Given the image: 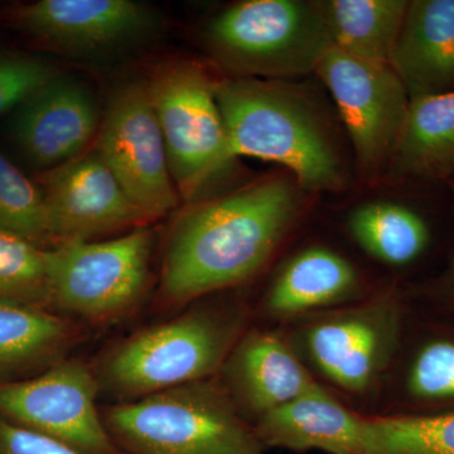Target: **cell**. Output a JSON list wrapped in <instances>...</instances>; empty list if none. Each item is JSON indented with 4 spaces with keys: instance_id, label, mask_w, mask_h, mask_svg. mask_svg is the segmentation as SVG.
<instances>
[{
    "instance_id": "1",
    "label": "cell",
    "mask_w": 454,
    "mask_h": 454,
    "mask_svg": "<svg viewBox=\"0 0 454 454\" xmlns=\"http://www.w3.org/2000/svg\"><path fill=\"white\" fill-rule=\"evenodd\" d=\"M300 211L301 188L282 176L191 203L167 244L163 300L184 304L249 279L267 264Z\"/></svg>"
},
{
    "instance_id": "2",
    "label": "cell",
    "mask_w": 454,
    "mask_h": 454,
    "mask_svg": "<svg viewBox=\"0 0 454 454\" xmlns=\"http://www.w3.org/2000/svg\"><path fill=\"white\" fill-rule=\"evenodd\" d=\"M214 89L236 157L280 164L303 191L348 188L351 170L339 130L309 90L291 80L238 76Z\"/></svg>"
},
{
    "instance_id": "3",
    "label": "cell",
    "mask_w": 454,
    "mask_h": 454,
    "mask_svg": "<svg viewBox=\"0 0 454 454\" xmlns=\"http://www.w3.org/2000/svg\"><path fill=\"white\" fill-rule=\"evenodd\" d=\"M206 49L231 76L291 80L316 73L333 46L318 2L244 0L217 14Z\"/></svg>"
},
{
    "instance_id": "4",
    "label": "cell",
    "mask_w": 454,
    "mask_h": 454,
    "mask_svg": "<svg viewBox=\"0 0 454 454\" xmlns=\"http://www.w3.org/2000/svg\"><path fill=\"white\" fill-rule=\"evenodd\" d=\"M104 422L131 454L264 453L232 397L207 380L113 406Z\"/></svg>"
},
{
    "instance_id": "5",
    "label": "cell",
    "mask_w": 454,
    "mask_h": 454,
    "mask_svg": "<svg viewBox=\"0 0 454 454\" xmlns=\"http://www.w3.org/2000/svg\"><path fill=\"white\" fill-rule=\"evenodd\" d=\"M145 83L179 199L201 201L238 160L215 97V82L201 65L175 59L154 68Z\"/></svg>"
},
{
    "instance_id": "6",
    "label": "cell",
    "mask_w": 454,
    "mask_h": 454,
    "mask_svg": "<svg viewBox=\"0 0 454 454\" xmlns=\"http://www.w3.org/2000/svg\"><path fill=\"white\" fill-rule=\"evenodd\" d=\"M232 317L199 309L149 328L107 358L103 380L127 396H146L206 380L225 364L236 345Z\"/></svg>"
},
{
    "instance_id": "7",
    "label": "cell",
    "mask_w": 454,
    "mask_h": 454,
    "mask_svg": "<svg viewBox=\"0 0 454 454\" xmlns=\"http://www.w3.org/2000/svg\"><path fill=\"white\" fill-rule=\"evenodd\" d=\"M153 241L140 225L112 240L56 245L49 249L50 303L98 321L121 315L145 292Z\"/></svg>"
},
{
    "instance_id": "8",
    "label": "cell",
    "mask_w": 454,
    "mask_h": 454,
    "mask_svg": "<svg viewBox=\"0 0 454 454\" xmlns=\"http://www.w3.org/2000/svg\"><path fill=\"white\" fill-rule=\"evenodd\" d=\"M351 140L361 177L375 182L389 169L411 98L390 65L331 47L317 68Z\"/></svg>"
},
{
    "instance_id": "9",
    "label": "cell",
    "mask_w": 454,
    "mask_h": 454,
    "mask_svg": "<svg viewBox=\"0 0 454 454\" xmlns=\"http://www.w3.org/2000/svg\"><path fill=\"white\" fill-rule=\"evenodd\" d=\"M94 145L145 221L177 207L181 199L145 82L127 80L112 90Z\"/></svg>"
},
{
    "instance_id": "10",
    "label": "cell",
    "mask_w": 454,
    "mask_h": 454,
    "mask_svg": "<svg viewBox=\"0 0 454 454\" xmlns=\"http://www.w3.org/2000/svg\"><path fill=\"white\" fill-rule=\"evenodd\" d=\"M18 31L57 52L98 59L127 52L160 31V16L134 0H38L9 13Z\"/></svg>"
},
{
    "instance_id": "11",
    "label": "cell",
    "mask_w": 454,
    "mask_h": 454,
    "mask_svg": "<svg viewBox=\"0 0 454 454\" xmlns=\"http://www.w3.org/2000/svg\"><path fill=\"white\" fill-rule=\"evenodd\" d=\"M98 379L85 364L64 361L31 380L0 384V414L83 453L116 454L98 414Z\"/></svg>"
},
{
    "instance_id": "12",
    "label": "cell",
    "mask_w": 454,
    "mask_h": 454,
    "mask_svg": "<svg viewBox=\"0 0 454 454\" xmlns=\"http://www.w3.org/2000/svg\"><path fill=\"white\" fill-rule=\"evenodd\" d=\"M400 309L394 298L333 313L304 328L303 345L317 369L340 389H372L395 354Z\"/></svg>"
},
{
    "instance_id": "13",
    "label": "cell",
    "mask_w": 454,
    "mask_h": 454,
    "mask_svg": "<svg viewBox=\"0 0 454 454\" xmlns=\"http://www.w3.org/2000/svg\"><path fill=\"white\" fill-rule=\"evenodd\" d=\"M101 116L91 86L59 73L11 113L9 136L27 163L46 173L90 149Z\"/></svg>"
},
{
    "instance_id": "14",
    "label": "cell",
    "mask_w": 454,
    "mask_h": 454,
    "mask_svg": "<svg viewBox=\"0 0 454 454\" xmlns=\"http://www.w3.org/2000/svg\"><path fill=\"white\" fill-rule=\"evenodd\" d=\"M41 187L57 245L90 241L145 221L95 145L71 162L43 173Z\"/></svg>"
},
{
    "instance_id": "15",
    "label": "cell",
    "mask_w": 454,
    "mask_h": 454,
    "mask_svg": "<svg viewBox=\"0 0 454 454\" xmlns=\"http://www.w3.org/2000/svg\"><path fill=\"white\" fill-rule=\"evenodd\" d=\"M389 65L417 98L454 90V0L409 2Z\"/></svg>"
},
{
    "instance_id": "16",
    "label": "cell",
    "mask_w": 454,
    "mask_h": 454,
    "mask_svg": "<svg viewBox=\"0 0 454 454\" xmlns=\"http://www.w3.org/2000/svg\"><path fill=\"white\" fill-rule=\"evenodd\" d=\"M223 366L239 404L258 418L319 387L293 349L270 333L245 336Z\"/></svg>"
},
{
    "instance_id": "17",
    "label": "cell",
    "mask_w": 454,
    "mask_h": 454,
    "mask_svg": "<svg viewBox=\"0 0 454 454\" xmlns=\"http://www.w3.org/2000/svg\"><path fill=\"white\" fill-rule=\"evenodd\" d=\"M255 432L264 447L363 454L365 418L340 404L319 385L288 404L262 415Z\"/></svg>"
},
{
    "instance_id": "18",
    "label": "cell",
    "mask_w": 454,
    "mask_h": 454,
    "mask_svg": "<svg viewBox=\"0 0 454 454\" xmlns=\"http://www.w3.org/2000/svg\"><path fill=\"white\" fill-rule=\"evenodd\" d=\"M360 291L354 265L327 247H312L293 256L265 297L270 315H301L351 300Z\"/></svg>"
},
{
    "instance_id": "19",
    "label": "cell",
    "mask_w": 454,
    "mask_h": 454,
    "mask_svg": "<svg viewBox=\"0 0 454 454\" xmlns=\"http://www.w3.org/2000/svg\"><path fill=\"white\" fill-rule=\"evenodd\" d=\"M396 177L442 179L454 172V90L411 98L389 167Z\"/></svg>"
},
{
    "instance_id": "20",
    "label": "cell",
    "mask_w": 454,
    "mask_h": 454,
    "mask_svg": "<svg viewBox=\"0 0 454 454\" xmlns=\"http://www.w3.org/2000/svg\"><path fill=\"white\" fill-rule=\"evenodd\" d=\"M318 4L334 47L389 65L408 0H325Z\"/></svg>"
},
{
    "instance_id": "21",
    "label": "cell",
    "mask_w": 454,
    "mask_h": 454,
    "mask_svg": "<svg viewBox=\"0 0 454 454\" xmlns=\"http://www.w3.org/2000/svg\"><path fill=\"white\" fill-rule=\"evenodd\" d=\"M349 231L372 258L390 265L414 262L429 241L428 226L417 212L390 202H372L352 212Z\"/></svg>"
},
{
    "instance_id": "22",
    "label": "cell",
    "mask_w": 454,
    "mask_h": 454,
    "mask_svg": "<svg viewBox=\"0 0 454 454\" xmlns=\"http://www.w3.org/2000/svg\"><path fill=\"white\" fill-rule=\"evenodd\" d=\"M68 336V325L43 307L0 300V369L46 356Z\"/></svg>"
},
{
    "instance_id": "23",
    "label": "cell",
    "mask_w": 454,
    "mask_h": 454,
    "mask_svg": "<svg viewBox=\"0 0 454 454\" xmlns=\"http://www.w3.org/2000/svg\"><path fill=\"white\" fill-rule=\"evenodd\" d=\"M363 454H454V413L365 419Z\"/></svg>"
},
{
    "instance_id": "24",
    "label": "cell",
    "mask_w": 454,
    "mask_h": 454,
    "mask_svg": "<svg viewBox=\"0 0 454 454\" xmlns=\"http://www.w3.org/2000/svg\"><path fill=\"white\" fill-rule=\"evenodd\" d=\"M0 229L38 245L52 243L49 208L41 184L0 151Z\"/></svg>"
},
{
    "instance_id": "25",
    "label": "cell",
    "mask_w": 454,
    "mask_h": 454,
    "mask_svg": "<svg viewBox=\"0 0 454 454\" xmlns=\"http://www.w3.org/2000/svg\"><path fill=\"white\" fill-rule=\"evenodd\" d=\"M0 300L50 304L49 249L0 229Z\"/></svg>"
},
{
    "instance_id": "26",
    "label": "cell",
    "mask_w": 454,
    "mask_h": 454,
    "mask_svg": "<svg viewBox=\"0 0 454 454\" xmlns=\"http://www.w3.org/2000/svg\"><path fill=\"white\" fill-rule=\"evenodd\" d=\"M59 74L52 62L26 52H0V115L11 114Z\"/></svg>"
},
{
    "instance_id": "27",
    "label": "cell",
    "mask_w": 454,
    "mask_h": 454,
    "mask_svg": "<svg viewBox=\"0 0 454 454\" xmlns=\"http://www.w3.org/2000/svg\"><path fill=\"white\" fill-rule=\"evenodd\" d=\"M408 387L420 399L454 397V342L434 340L424 346L409 372Z\"/></svg>"
},
{
    "instance_id": "28",
    "label": "cell",
    "mask_w": 454,
    "mask_h": 454,
    "mask_svg": "<svg viewBox=\"0 0 454 454\" xmlns=\"http://www.w3.org/2000/svg\"><path fill=\"white\" fill-rule=\"evenodd\" d=\"M0 454H86L65 442L0 419Z\"/></svg>"
}]
</instances>
